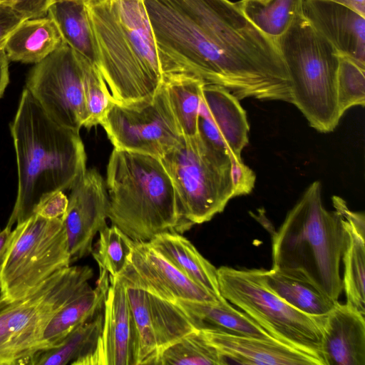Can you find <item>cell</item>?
Masks as SVG:
<instances>
[{
	"instance_id": "obj_1",
	"label": "cell",
	"mask_w": 365,
	"mask_h": 365,
	"mask_svg": "<svg viewBox=\"0 0 365 365\" xmlns=\"http://www.w3.org/2000/svg\"><path fill=\"white\" fill-rule=\"evenodd\" d=\"M163 75L184 74L227 89L239 100L292 102L276 42L240 1L143 0Z\"/></svg>"
},
{
	"instance_id": "obj_2",
	"label": "cell",
	"mask_w": 365,
	"mask_h": 365,
	"mask_svg": "<svg viewBox=\"0 0 365 365\" xmlns=\"http://www.w3.org/2000/svg\"><path fill=\"white\" fill-rule=\"evenodd\" d=\"M10 130L18 190L6 226L25 221L52 194L71 190L86 170L79 131L51 118L24 88Z\"/></svg>"
},
{
	"instance_id": "obj_3",
	"label": "cell",
	"mask_w": 365,
	"mask_h": 365,
	"mask_svg": "<svg viewBox=\"0 0 365 365\" xmlns=\"http://www.w3.org/2000/svg\"><path fill=\"white\" fill-rule=\"evenodd\" d=\"M88 9L97 67L113 101L131 105L153 98L163 73L143 0H106Z\"/></svg>"
},
{
	"instance_id": "obj_4",
	"label": "cell",
	"mask_w": 365,
	"mask_h": 365,
	"mask_svg": "<svg viewBox=\"0 0 365 365\" xmlns=\"http://www.w3.org/2000/svg\"><path fill=\"white\" fill-rule=\"evenodd\" d=\"M106 187L108 218L134 242L185 232L174 185L160 158L114 148Z\"/></svg>"
},
{
	"instance_id": "obj_5",
	"label": "cell",
	"mask_w": 365,
	"mask_h": 365,
	"mask_svg": "<svg viewBox=\"0 0 365 365\" xmlns=\"http://www.w3.org/2000/svg\"><path fill=\"white\" fill-rule=\"evenodd\" d=\"M322 188L310 184L273 234L272 267L302 274L338 301L345 232L339 212L324 206Z\"/></svg>"
},
{
	"instance_id": "obj_6",
	"label": "cell",
	"mask_w": 365,
	"mask_h": 365,
	"mask_svg": "<svg viewBox=\"0 0 365 365\" xmlns=\"http://www.w3.org/2000/svg\"><path fill=\"white\" fill-rule=\"evenodd\" d=\"M275 42L290 78L291 103L317 131H333L341 118L336 86L339 56L304 14Z\"/></svg>"
},
{
	"instance_id": "obj_7",
	"label": "cell",
	"mask_w": 365,
	"mask_h": 365,
	"mask_svg": "<svg viewBox=\"0 0 365 365\" xmlns=\"http://www.w3.org/2000/svg\"><path fill=\"white\" fill-rule=\"evenodd\" d=\"M93 272L88 265L63 268L29 295L9 299L0 294V365H31L46 349L43 336L53 316L89 288Z\"/></svg>"
},
{
	"instance_id": "obj_8",
	"label": "cell",
	"mask_w": 365,
	"mask_h": 365,
	"mask_svg": "<svg viewBox=\"0 0 365 365\" xmlns=\"http://www.w3.org/2000/svg\"><path fill=\"white\" fill-rule=\"evenodd\" d=\"M266 269H217L220 294L257 323L270 336L318 358L322 356V317L294 308L268 286Z\"/></svg>"
},
{
	"instance_id": "obj_9",
	"label": "cell",
	"mask_w": 365,
	"mask_h": 365,
	"mask_svg": "<svg viewBox=\"0 0 365 365\" xmlns=\"http://www.w3.org/2000/svg\"><path fill=\"white\" fill-rule=\"evenodd\" d=\"M174 185L185 232L210 221L234 198L230 155L199 137H182L160 158Z\"/></svg>"
},
{
	"instance_id": "obj_10",
	"label": "cell",
	"mask_w": 365,
	"mask_h": 365,
	"mask_svg": "<svg viewBox=\"0 0 365 365\" xmlns=\"http://www.w3.org/2000/svg\"><path fill=\"white\" fill-rule=\"evenodd\" d=\"M14 231L0 276V294L9 299L29 295L71 264L63 217L46 219L33 214Z\"/></svg>"
},
{
	"instance_id": "obj_11",
	"label": "cell",
	"mask_w": 365,
	"mask_h": 365,
	"mask_svg": "<svg viewBox=\"0 0 365 365\" xmlns=\"http://www.w3.org/2000/svg\"><path fill=\"white\" fill-rule=\"evenodd\" d=\"M100 124L114 148L158 158L182 137L163 83L149 101L131 105L113 101Z\"/></svg>"
},
{
	"instance_id": "obj_12",
	"label": "cell",
	"mask_w": 365,
	"mask_h": 365,
	"mask_svg": "<svg viewBox=\"0 0 365 365\" xmlns=\"http://www.w3.org/2000/svg\"><path fill=\"white\" fill-rule=\"evenodd\" d=\"M25 88L58 124L79 131L86 117L83 58L66 43L35 64Z\"/></svg>"
},
{
	"instance_id": "obj_13",
	"label": "cell",
	"mask_w": 365,
	"mask_h": 365,
	"mask_svg": "<svg viewBox=\"0 0 365 365\" xmlns=\"http://www.w3.org/2000/svg\"><path fill=\"white\" fill-rule=\"evenodd\" d=\"M125 287L138 331L137 365H155L164 349L201 328L176 303L140 288Z\"/></svg>"
},
{
	"instance_id": "obj_14",
	"label": "cell",
	"mask_w": 365,
	"mask_h": 365,
	"mask_svg": "<svg viewBox=\"0 0 365 365\" xmlns=\"http://www.w3.org/2000/svg\"><path fill=\"white\" fill-rule=\"evenodd\" d=\"M125 286L140 288L170 302H217L218 297L173 265L149 242H135L128 264L117 277Z\"/></svg>"
},
{
	"instance_id": "obj_15",
	"label": "cell",
	"mask_w": 365,
	"mask_h": 365,
	"mask_svg": "<svg viewBox=\"0 0 365 365\" xmlns=\"http://www.w3.org/2000/svg\"><path fill=\"white\" fill-rule=\"evenodd\" d=\"M71 190L63 222L73 263L91 254L95 236L108 225V195L96 169L86 170Z\"/></svg>"
},
{
	"instance_id": "obj_16",
	"label": "cell",
	"mask_w": 365,
	"mask_h": 365,
	"mask_svg": "<svg viewBox=\"0 0 365 365\" xmlns=\"http://www.w3.org/2000/svg\"><path fill=\"white\" fill-rule=\"evenodd\" d=\"M101 334L91 353L73 365H137L138 338L126 289L109 278Z\"/></svg>"
},
{
	"instance_id": "obj_17",
	"label": "cell",
	"mask_w": 365,
	"mask_h": 365,
	"mask_svg": "<svg viewBox=\"0 0 365 365\" xmlns=\"http://www.w3.org/2000/svg\"><path fill=\"white\" fill-rule=\"evenodd\" d=\"M197 128L207 145L238 158L249 142L250 125L240 100L218 85L202 88Z\"/></svg>"
},
{
	"instance_id": "obj_18",
	"label": "cell",
	"mask_w": 365,
	"mask_h": 365,
	"mask_svg": "<svg viewBox=\"0 0 365 365\" xmlns=\"http://www.w3.org/2000/svg\"><path fill=\"white\" fill-rule=\"evenodd\" d=\"M303 14L339 56L365 69V17L327 0H304Z\"/></svg>"
},
{
	"instance_id": "obj_19",
	"label": "cell",
	"mask_w": 365,
	"mask_h": 365,
	"mask_svg": "<svg viewBox=\"0 0 365 365\" xmlns=\"http://www.w3.org/2000/svg\"><path fill=\"white\" fill-rule=\"evenodd\" d=\"M226 359L240 364L322 365L317 357L274 338L242 336L216 327L200 329Z\"/></svg>"
},
{
	"instance_id": "obj_20",
	"label": "cell",
	"mask_w": 365,
	"mask_h": 365,
	"mask_svg": "<svg viewBox=\"0 0 365 365\" xmlns=\"http://www.w3.org/2000/svg\"><path fill=\"white\" fill-rule=\"evenodd\" d=\"M324 365H365V316L336 301L322 319Z\"/></svg>"
},
{
	"instance_id": "obj_21",
	"label": "cell",
	"mask_w": 365,
	"mask_h": 365,
	"mask_svg": "<svg viewBox=\"0 0 365 365\" xmlns=\"http://www.w3.org/2000/svg\"><path fill=\"white\" fill-rule=\"evenodd\" d=\"M334 207L342 220L345 240L341 260L346 304L365 316V217L364 212L351 210L339 196L332 197Z\"/></svg>"
},
{
	"instance_id": "obj_22",
	"label": "cell",
	"mask_w": 365,
	"mask_h": 365,
	"mask_svg": "<svg viewBox=\"0 0 365 365\" xmlns=\"http://www.w3.org/2000/svg\"><path fill=\"white\" fill-rule=\"evenodd\" d=\"M109 285L108 273L100 270L94 289L90 287L83 291L53 316L43 333V341L46 349L58 345L75 328L102 312Z\"/></svg>"
},
{
	"instance_id": "obj_23",
	"label": "cell",
	"mask_w": 365,
	"mask_h": 365,
	"mask_svg": "<svg viewBox=\"0 0 365 365\" xmlns=\"http://www.w3.org/2000/svg\"><path fill=\"white\" fill-rule=\"evenodd\" d=\"M64 43L49 16L24 20L9 36L3 50L8 60L37 63Z\"/></svg>"
},
{
	"instance_id": "obj_24",
	"label": "cell",
	"mask_w": 365,
	"mask_h": 365,
	"mask_svg": "<svg viewBox=\"0 0 365 365\" xmlns=\"http://www.w3.org/2000/svg\"><path fill=\"white\" fill-rule=\"evenodd\" d=\"M166 259L190 279L218 297L217 269L181 234L165 232L149 241Z\"/></svg>"
},
{
	"instance_id": "obj_25",
	"label": "cell",
	"mask_w": 365,
	"mask_h": 365,
	"mask_svg": "<svg viewBox=\"0 0 365 365\" xmlns=\"http://www.w3.org/2000/svg\"><path fill=\"white\" fill-rule=\"evenodd\" d=\"M265 276L268 286L275 294L306 314L324 316L336 302L301 273L272 267L266 270Z\"/></svg>"
},
{
	"instance_id": "obj_26",
	"label": "cell",
	"mask_w": 365,
	"mask_h": 365,
	"mask_svg": "<svg viewBox=\"0 0 365 365\" xmlns=\"http://www.w3.org/2000/svg\"><path fill=\"white\" fill-rule=\"evenodd\" d=\"M174 302L201 328L211 327L242 336L274 338L247 314L232 307L223 297L217 302L178 299Z\"/></svg>"
},
{
	"instance_id": "obj_27",
	"label": "cell",
	"mask_w": 365,
	"mask_h": 365,
	"mask_svg": "<svg viewBox=\"0 0 365 365\" xmlns=\"http://www.w3.org/2000/svg\"><path fill=\"white\" fill-rule=\"evenodd\" d=\"M47 16L55 22L63 42L97 66V48L88 7L76 1H58L50 6Z\"/></svg>"
},
{
	"instance_id": "obj_28",
	"label": "cell",
	"mask_w": 365,
	"mask_h": 365,
	"mask_svg": "<svg viewBox=\"0 0 365 365\" xmlns=\"http://www.w3.org/2000/svg\"><path fill=\"white\" fill-rule=\"evenodd\" d=\"M163 84L182 136L195 138L205 84L195 77L178 73L163 75Z\"/></svg>"
},
{
	"instance_id": "obj_29",
	"label": "cell",
	"mask_w": 365,
	"mask_h": 365,
	"mask_svg": "<svg viewBox=\"0 0 365 365\" xmlns=\"http://www.w3.org/2000/svg\"><path fill=\"white\" fill-rule=\"evenodd\" d=\"M103 313L78 326L53 348L39 352L31 365H73L94 349L101 334Z\"/></svg>"
},
{
	"instance_id": "obj_30",
	"label": "cell",
	"mask_w": 365,
	"mask_h": 365,
	"mask_svg": "<svg viewBox=\"0 0 365 365\" xmlns=\"http://www.w3.org/2000/svg\"><path fill=\"white\" fill-rule=\"evenodd\" d=\"M239 1L248 19L274 41L303 14L304 0H271L265 4L253 0Z\"/></svg>"
},
{
	"instance_id": "obj_31",
	"label": "cell",
	"mask_w": 365,
	"mask_h": 365,
	"mask_svg": "<svg viewBox=\"0 0 365 365\" xmlns=\"http://www.w3.org/2000/svg\"><path fill=\"white\" fill-rule=\"evenodd\" d=\"M227 359L210 344L200 329L164 349L155 365H225Z\"/></svg>"
},
{
	"instance_id": "obj_32",
	"label": "cell",
	"mask_w": 365,
	"mask_h": 365,
	"mask_svg": "<svg viewBox=\"0 0 365 365\" xmlns=\"http://www.w3.org/2000/svg\"><path fill=\"white\" fill-rule=\"evenodd\" d=\"M98 233L91 254L99 270L107 272L109 278H115L128 264L135 242L114 225H107Z\"/></svg>"
},
{
	"instance_id": "obj_33",
	"label": "cell",
	"mask_w": 365,
	"mask_h": 365,
	"mask_svg": "<svg viewBox=\"0 0 365 365\" xmlns=\"http://www.w3.org/2000/svg\"><path fill=\"white\" fill-rule=\"evenodd\" d=\"M83 65L86 117L83 126L91 128L101 123L113 100L98 67L85 58Z\"/></svg>"
},
{
	"instance_id": "obj_34",
	"label": "cell",
	"mask_w": 365,
	"mask_h": 365,
	"mask_svg": "<svg viewBox=\"0 0 365 365\" xmlns=\"http://www.w3.org/2000/svg\"><path fill=\"white\" fill-rule=\"evenodd\" d=\"M337 104L340 115L353 106L365 104V69L339 56L337 72Z\"/></svg>"
},
{
	"instance_id": "obj_35",
	"label": "cell",
	"mask_w": 365,
	"mask_h": 365,
	"mask_svg": "<svg viewBox=\"0 0 365 365\" xmlns=\"http://www.w3.org/2000/svg\"><path fill=\"white\" fill-rule=\"evenodd\" d=\"M229 155L234 197L250 193L255 185V173L242 162V158H236L232 154Z\"/></svg>"
},
{
	"instance_id": "obj_36",
	"label": "cell",
	"mask_w": 365,
	"mask_h": 365,
	"mask_svg": "<svg viewBox=\"0 0 365 365\" xmlns=\"http://www.w3.org/2000/svg\"><path fill=\"white\" fill-rule=\"evenodd\" d=\"M68 204V198L63 191L56 192L39 203L34 211L46 219H56L63 217Z\"/></svg>"
},
{
	"instance_id": "obj_37",
	"label": "cell",
	"mask_w": 365,
	"mask_h": 365,
	"mask_svg": "<svg viewBox=\"0 0 365 365\" xmlns=\"http://www.w3.org/2000/svg\"><path fill=\"white\" fill-rule=\"evenodd\" d=\"M26 19L8 3H0V50L11 32Z\"/></svg>"
},
{
	"instance_id": "obj_38",
	"label": "cell",
	"mask_w": 365,
	"mask_h": 365,
	"mask_svg": "<svg viewBox=\"0 0 365 365\" xmlns=\"http://www.w3.org/2000/svg\"><path fill=\"white\" fill-rule=\"evenodd\" d=\"M7 3L27 19L45 16L53 0H9Z\"/></svg>"
},
{
	"instance_id": "obj_39",
	"label": "cell",
	"mask_w": 365,
	"mask_h": 365,
	"mask_svg": "<svg viewBox=\"0 0 365 365\" xmlns=\"http://www.w3.org/2000/svg\"><path fill=\"white\" fill-rule=\"evenodd\" d=\"M14 236V231L12 227L6 226L0 232V276L2 267L6 255L11 245Z\"/></svg>"
},
{
	"instance_id": "obj_40",
	"label": "cell",
	"mask_w": 365,
	"mask_h": 365,
	"mask_svg": "<svg viewBox=\"0 0 365 365\" xmlns=\"http://www.w3.org/2000/svg\"><path fill=\"white\" fill-rule=\"evenodd\" d=\"M9 81V60L4 50H0V98L4 93Z\"/></svg>"
},
{
	"instance_id": "obj_41",
	"label": "cell",
	"mask_w": 365,
	"mask_h": 365,
	"mask_svg": "<svg viewBox=\"0 0 365 365\" xmlns=\"http://www.w3.org/2000/svg\"><path fill=\"white\" fill-rule=\"evenodd\" d=\"M344 6L365 17V0H327Z\"/></svg>"
},
{
	"instance_id": "obj_42",
	"label": "cell",
	"mask_w": 365,
	"mask_h": 365,
	"mask_svg": "<svg viewBox=\"0 0 365 365\" xmlns=\"http://www.w3.org/2000/svg\"><path fill=\"white\" fill-rule=\"evenodd\" d=\"M76 1L78 3L83 4L85 6H86L88 8H90V7L97 6V5L103 3L106 0H53V3L58 2V1Z\"/></svg>"
},
{
	"instance_id": "obj_43",
	"label": "cell",
	"mask_w": 365,
	"mask_h": 365,
	"mask_svg": "<svg viewBox=\"0 0 365 365\" xmlns=\"http://www.w3.org/2000/svg\"><path fill=\"white\" fill-rule=\"evenodd\" d=\"M253 1H255L259 4H265L268 2H269L271 0H253Z\"/></svg>"
},
{
	"instance_id": "obj_44",
	"label": "cell",
	"mask_w": 365,
	"mask_h": 365,
	"mask_svg": "<svg viewBox=\"0 0 365 365\" xmlns=\"http://www.w3.org/2000/svg\"><path fill=\"white\" fill-rule=\"evenodd\" d=\"M9 0H0V3H7Z\"/></svg>"
}]
</instances>
